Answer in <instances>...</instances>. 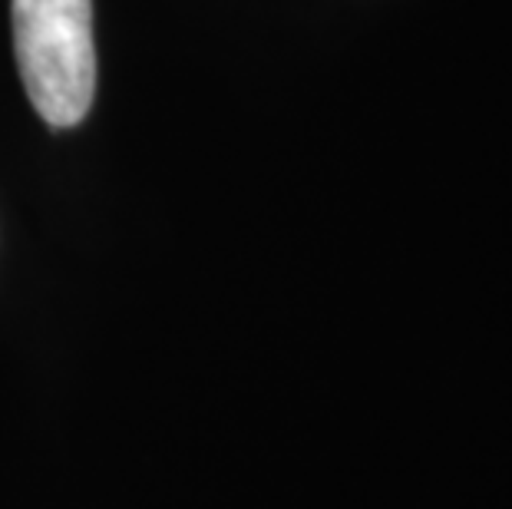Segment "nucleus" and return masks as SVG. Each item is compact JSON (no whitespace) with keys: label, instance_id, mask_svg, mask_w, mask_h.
<instances>
[{"label":"nucleus","instance_id":"1","mask_svg":"<svg viewBox=\"0 0 512 509\" xmlns=\"http://www.w3.org/2000/svg\"><path fill=\"white\" fill-rule=\"evenodd\" d=\"M14 47L43 123H80L96 93L93 0H14Z\"/></svg>","mask_w":512,"mask_h":509}]
</instances>
